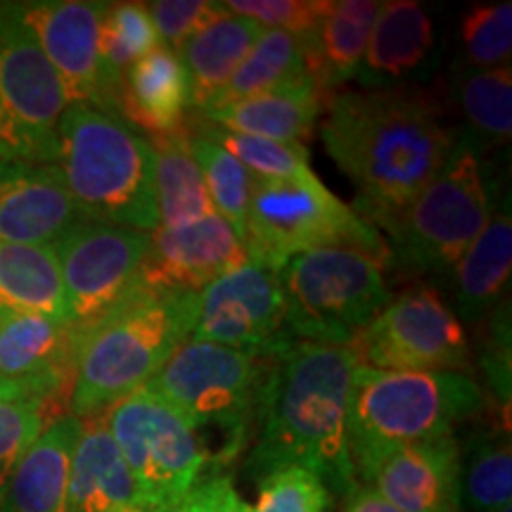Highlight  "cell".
<instances>
[{
	"mask_svg": "<svg viewBox=\"0 0 512 512\" xmlns=\"http://www.w3.org/2000/svg\"><path fill=\"white\" fill-rule=\"evenodd\" d=\"M342 512H401L392 503L384 501L377 491L366 484H358L349 496H344Z\"/></svg>",
	"mask_w": 512,
	"mask_h": 512,
	"instance_id": "7bdbcfd3",
	"label": "cell"
},
{
	"mask_svg": "<svg viewBox=\"0 0 512 512\" xmlns=\"http://www.w3.org/2000/svg\"><path fill=\"white\" fill-rule=\"evenodd\" d=\"M81 221L55 164L0 162V242L55 245Z\"/></svg>",
	"mask_w": 512,
	"mask_h": 512,
	"instance_id": "ffe728a7",
	"label": "cell"
},
{
	"mask_svg": "<svg viewBox=\"0 0 512 512\" xmlns=\"http://www.w3.org/2000/svg\"><path fill=\"white\" fill-rule=\"evenodd\" d=\"M155 155V197L159 228L188 226L216 214L207 183L190 150V131L147 140Z\"/></svg>",
	"mask_w": 512,
	"mask_h": 512,
	"instance_id": "83f0119b",
	"label": "cell"
},
{
	"mask_svg": "<svg viewBox=\"0 0 512 512\" xmlns=\"http://www.w3.org/2000/svg\"><path fill=\"white\" fill-rule=\"evenodd\" d=\"M335 496L316 472L306 467H280L261 477L254 512H330Z\"/></svg>",
	"mask_w": 512,
	"mask_h": 512,
	"instance_id": "8d00e7d4",
	"label": "cell"
},
{
	"mask_svg": "<svg viewBox=\"0 0 512 512\" xmlns=\"http://www.w3.org/2000/svg\"><path fill=\"white\" fill-rule=\"evenodd\" d=\"M323 247L361 249L392 264V254L377 228L332 195L318 176L309 181L256 178L247 214V259L280 273L294 256Z\"/></svg>",
	"mask_w": 512,
	"mask_h": 512,
	"instance_id": "52a82bcc",
	"label": "cell"
},
{
	"mask_svg": "<svg viewBox=\"0 0 512 512\" xmlns=\"http://www.w3.org/2000/svg\"><path fill=\"white\" fill-rule=\"evenodd\" d=\"M484 408L482 387L463 373H403L358 366L349 399V448L358 453L453 437Z\"/></svg>",
	"mask_w": 512,
	"mask_h": 512,
	"instance_id": "8992f818",
	"label": "cell"
},
{
	"mask_svg": "<svg viewBox=\"0 0 512 512\" xmlns=\"http://www.w3.org/2000/svg\"><path fill=\"white\" fill-rule=\"evenodd\" d=\"M498 183L484 152L458 136L441 171L406 207L366 219L389 240V254L403 268L451 275L496 214Z\"/></svg>",
	"mask_w": 512,
	"mask_h": 512,
	"instance_id": "5b68a950",
	"label": "cell"
},
{
	"mask_svg": "<svg viewBox=\"0 0 512 512\" xmlns=\"http://www.w3.org/2000/svg\"><path fill=\"white\" fill-rule=\"evenodd\" d=\"M204 121V119H202ZM202 133L219 143L238 162L252 171L256 178L266 181H309L316 174L309 166V147L297 143H275V140L245 136V133L228 131L209 121H192Z\"/></svg>",
	"mask_w": 512,
	"mask_h": 512,
	"instance_id": "e575fe53",
	"label": "cell"
},
{
	"mask_svg": "<svg viewBox=\"0 0 512 512\" xmlns=\"http://www.w3.org/2000/svg\"><path fill=\"white\" fill-rule=\"evenodd\" d=\"M512 498L510 427L477 430L460 448V508L494 512Z\"/></svg>",
	"mask_w": 512,
	"mask_h": 512,
	"instance_id": "1f68e13d",
	"label": "cell"
},
{
	"mask_svg": "<svg viewBox=\"0 0 512 512\" xmlns=\"http://www.w3.org/2000/svg\"><path fill=\"white\" fill-rule=\"evenodd\" d=\"M147 12L157 31L159 46L178 55L197 31L221 17L226 8L216 0H157L147 5Z\"/></svg>",
	"mask_w": 512,
	"mask_h": 512,
	"instance_id": "ab89813d",
	"label": "cell"
},
{
	"mask_svg": "<svg viewBox=\"0 0 512 512\" xmlns=\"http://www.w3.org/2000/svg\"><path fill=\"white\" fill-rule=\"evenodd\" d=\"M380 5L382 3H375V0H330L328 3L316 36L306 48L311 79L325 95V100L342 83L356 79Z\"/></svg>",
	"mask_w": 512,
	"mask_h": 512,
	"instance_id": "4316f807",
	"label": "cell"
},
{
	"mask_svg": "<svg viewBox=\"0 0 512 512\" xmlns=\"http://www.w3.org/2000/svg\"><path fill=\"white\" fill-rule=\"evenodd\" d=\"M10 8L60 76L69 107L114 114L100 60V29L107 3L27 0L10 3Z\"/></svg>",
	"mask_w": 512,
	"mask_h": 512,
	"instance_id": "9a60e30c",
	"label": "cell"
},
{
	"mask_svg": "<svg viewBox=\"0 0 512 512\" xmlns=\"http://www.w3.org/2000/svg\"><path fill=\"white\" fill-rule=\"evenodd\" d=\"M221 477L223 475L216 472V475H209V477H204L202 482H197L195 489H192L190 494L183 498L181 505H178L174 512H211L214 510Z\"/></svg>",
	"mask_w": 512,
	"mask_h": 512,
	"instance_id": "b9f144b4",
	"label": "cell"
},
{
	"mask_svg": "<svg viewBox=\"0 0 512 512\" xmlns=\"http://www.w3.org/2000/svg\"><path fill=\"white\" fill-rule=\"evenodd\" d=\"M489 342L482 354V366L494 389L496 399L501 401L505 413L510 411V309H498L489 316Z\"/></svg>",
	"mask_w": 512,
	"mask_h": 512,
	"instance_id": "60d3db41",
	"label": "cell"
},
{
	"mask_svg": "<svg viewBox=\"0 0 512 512\" xmlns=\"http://www.w3.org/2000/svg\"><path fill=\"white\" fill-rule=\"evenodd\" d=\"M494 512H512V508H510V505H505V508H501V510H494Z\"/></svg>",
	"mask_w": 512,
	"mask_h": 512,
	"instance_id": "f6af8a7d",
	"label": "cell"
},
{
	"mask_svg": "<svg viewBox=\"0 0 512 512\" xmlns=\"http://www.w3.org/2000/svg\"><path fill=\"white\" fill-rule=\"evenodd\" d=\"M347 349L358 366L375 370L470 375L472 368L465 325L430 283L389 299Z\"/></svg>",
	"mask_w": 512,
	"mask_h": 512,
	"instance_id": "8fae6325",
	"label": "cell"
},
{
	"mask_svg": "<svg viewBox=\"0 0 512 512\" xmlns=\"http://www.w3.org/2000/svg\"><path fill=\"white\" fill-rule=\"evenodd\" d=\"M143 512H174L202 482L211 451L200 432L162 396L138 389L105 413Z\"/></svg>",
	"mask_w": 512,
	"mask_h": 512,
	"instance_id": "30bf717a",
	"label": "cell"
},
{
	"mask_svg": "<svg viewBox=\"0 0 512 512\" xmlns=\"http://www.w3.org/2000/svg\"><path fill=\"white\" fill-rule=\"evenodd\" d=\"M195 320L197 294L138 285L117 309L76 337L69 415L93 418L143 389L188 342Z\"/></svg>",
	"mask_w": 512,
	"mask_h": 512,
	"instance_id": "3957f363",
	"label": "cell"
},
{
	"mask_svg": "<svg viewBox=\"0 0 512 512\" xmlns=\"http://www.w3.org/2000/svg\"><path fill=\"white\" fill-rule=\"evenodd\" d=\"M320 140L358 188L354 211L370 219L406 207L439 174L458 133L420 88H358L332 95Z\"/></svg>",
	"mask_w": 512,
	"mask_h": 512,
	"instance_id": "6da1fadb",
	"label": "cell"
},
{
	"mask_svg": "<svg viewBox=\"0 0 512 512\" xmlns=\"http://www.w3.org/2000/svg\"><path fill=\"white\" fill-rule=\"evenodd\" d=\"M190 83L181 57L159 46L133 64L119 95V119L147 140L188 126Z\"/></svg>",
	"mask_w": 512,
	"mask_h": 512,
	"instance_id": "44dd1931",
	"label": "cell"
},
{
	"mask_svg": "<svg viewBox=\"0 0 512 512\" xmlns=\"http://www.w3.org/2000/svg\"><path fill=\"white\" fill-rule=\"evenodd\" d=\"M159 48L157 31L143 3H107L100 29V60L114 114L119 117V95L124 76L133 64Z\"/></svg>",
	"mask_w": 512,
	"mask_h": 512,
	"instance_id": "d6a6232c",
	"label": "cell"
},
{
	"mask_svg": "<svg viewBox=\"0 0 512 512\" xmlns=\"http://www.w3.org/2000/svg\"><path fill=\"white\" fill-rule=\"evenodd\" d=\"M512 273V219L508 202L496 209L479 238L453 268L456 316L463 325H479L508 299Z\"/></svg>",
	"mask_w": 512,
	"mask_h": 512,
	"instance_id": "cb8c5ba5",
	"label": "cell"
},
{
	"mask_svg": "<svg viewBox=\"0 0 512 512\" xmlns=\"http://www.w3.org/2000/svg\"><path fill=\"white\" fill-rule=\"evenodd\" d=\"M261 34L264 27L226 10L185 43L178 57L188 72L192 112H204L219 98Z\"/></svg>",
	"mask_w": 512,
	"mask_h": 512,
	"instance_id": "484cf974",
	"label": "cell"
},
{
	"mask_svg": "<svg viewBox=\"0 0 512 512\" xmlns=\"http://www.w3.org/2000/svg\"><path fill=\"white\" fill-rule=\"evenodd\" d=\"M358 361L347 347L294 342L268 368L256 401L259 439L249 456L252 477L280 467H306L332 496L358 486L349 448V399Z\"/></svg>",
	"mask_w": 512,
	"mask_h": 512,
	"instance_id": "7a4b0ae2",
	"label": "cell"
},
{
	"mask_svg": "<svg viewBox=\"0 0 512 512\" xmlns=\"http://www.w3.org/2000/svg\"><path fill=\"white\" fill-rule=\"evenodd\" d=\"M190 337L256 358L283 356L297 339L287 330L280 275L247 261L204 287Z\"/></svg>",
	"mask_w": 512,
	"mask_h": 512,
	"instance_id": "5bb4252c",
	"label": "cell"
},
{
	"mask_svg": "<svg viewBox=\"0 0 512 512\" xmlns=\"http://www.w3.org/2000/svg\"><path fill=\"white\" fill-rule=\"evenodd\" d=\"M0 306H5V304H3V299H0Z\"/></svg>",
	"mask_w": 512,
	"mask_h": 512,
	"instance_id": "bcb514c9",
	"label": "cell"
},
{
	"mask_svg": "<svg viewBox=\"0 0 512 512\" xmlns=\"http://www.w3.org/2000/svg\"><path fill=\"white\" fill-rule=\"evenodd\" d=\"M67 512H143L105 413L81 420L69 467Z\"/></svg>",
	"mask_w": 512,
	"mask_h": 512,
	"instance_id": "7402d4cb",
	"label": "cell"
},
{
	"mask_svg": "<svg viewBox=\"0 0 512 512\" xmlns=\"http://www.w3.org/2000/svg\"><path fill=\"white\" fill-rule=\"evenodd\" d=\"M150 235L143 230L81 221L55 242L74 339L138 290Z\"/></svg>",
	"mask_w": 512,
	"mask_h": 512,
	"instance_id": "4fadbf2b",
	"label": "cell"
},
{
	"mask_svg": "<svg viewBox=\"0 0 512 512\" xmlns=\"http://www.w3.org/2000/svg\"><path fill=\"white\" fill-rule=\"evenodd\" d=\"M48 408L38 403L0 401V494L8 486L12 472L50 425Z\"/></svg>",
	"mask_w": 512,
	"mask_h": 512,
	"instance_id": "f35d334b",
	"label": "cell"
},
{
	"mask_svg": "<svg viewBox=\"0 0 512 512\" xmlns=\"http://www.w3.org/2000/svg\"><path fill=\"white\" fill-rule=\"evenodd\" d=\"M453 95L463 112L465 136L486 152L510 143L512 69L453 67Z\"/></svg>",
	"mask_w": 512,
	"mask_h": 512,
	"instance_id": "4dcf8cb0",
	"label": "cell"
},
{
	"mask_svg": "<svg viewBox=\"0 0 512 512\" xmlns=\"http://www.w3.org/2000/svg\"><path fill=\"white\" fill-rule=\"evenodd\" d=\"M188 131L192 157L200 166L216 214L245 242L249 202H252L256 176L230 152L223 150L219 143H214L207 133H202L192 121H188Z\"/></svg>",
	"mask_w": 512,
	"mask_h": 512,
	"instance_id": "836d02e7",
	"label": "cell"
},
{
	"mask_svg": "<svg viewBox=\"0 0 512 512\" xmlns=\"http://www.w3.org/2000/svg\"><path fill=\"white\" fill-rule=\"evenodd\" d=\"M273 361L190 337L143 389L171 403L197 432L219 427V465H226L245 446L261 384Z\"/></svg>",
	"mask_w": 512,
	"mask_h": 512,
	"instance_id": "9c48e42d",
	"label": "cell"
},
{
	"mask_svg": "<svg viewBox=\"0 0 512 512\" xmlns=\"http://www.w3.org/2000/svg\"><path fill=\"white\" fill-rule=\"evenodd\" d=\"M81 420L60 415L41 432L0 494V512H67L69 467Z\"/></svg>",
	"mask_w": 512,
	"mask_h": 512,
	"instance_id": "603a6c76",
	"label": "cell"
},
{
	"mask_svg": "<svg viewBox=\"0 0 512 512\" xmlns=\"http://www.w3.org/2000/svg\"><path fill=\"white\" fill-rule=\"evenodd\" d=\"M55 166L86 221L155 233V155L145 136L114 114L67 107Z\"/></svg>",
	"mask_w": 512,
	"mask_h": 512,
	"instance_id": "277c9868",
	"label": "cell"
},
{
	"mask_svg": "<svg viewBox=\"0 0 512 512\" xmlns=\"http://www.w3.org/2000/svg\"><path fill=\"white\" fill-rule=\"evenodd\" d=\"M323 102L325 95L318 91L316 83L304 81L200 114L209 124L245 133V136L306 145L323 112Z\"/></svg>",
	"mask_w": 512,
	"mask_h": 512,
	"instance_id": "d4e9b609",
	"label": "cell"
},
{
	"mask_svg": "<svg viewBox=\"0 0 512 512\" xmlns=\"http://www.w3.org/2000/svg\"><path fill=\"white\" fill-rule=\"evenodd\" d=\"M512 5H475L460 22V60L456 67L496 69L510 67Z\"/></svg>",
	"mask_w": 512,
	"mask_h": 512,
	"instance_id": "d590c367",
	"label": "cell"
},
{
	"mask_svg": "<svg viewBox=\"0 0 512 512\" xmlns=\"http://www.w3.org/2000/svg\"><path fill=\"white\" fill-rule=\"evenodd\" d=\"M328 3L330 0H228L223 8L233 15L252 19L264 29L287 31L304 38L309 48Z\"/></svg>",
	"mask_w": 512,
	"mask_h": 512,
	"instance_id": "74e56055",
	"label": "cell"
},
{
	"mask_svg": "<svg viewBox=\"0 0 512 512\" xmlns=\"http://www.w3.org/2000/svg\"><path fill=\"white\" fill-rule=\"evenodd\" d=\"M247 249L219 214L150 235L140 285L157 292L200 294L204 287L247 264Z\"/></svg>",
	"mask_w": 512,
	"mask_h": 512,
	"instance_id": "ac0fdd59",
	"label": "cell"
},
{
	"mask_svg": "<svg viewBox=\"0 0 512 512\" xmlns=\"http://www.w3.org/2000/svg\"><path fill=\"white\" fill-rule=\"evenodd\" d=\"M304 81H313L304 38L287 34V31L264 29V34L259 36L254 48L249 50L238 72L233 74L228 86L223 88L219 98L211 102L207 110L280 91V88L297 86V83Z\"/></svg>",
	"mask_w": 512,
	"mask_h": 512,
	"instance_id": "f546056e",
	"label": "cell"
},
{
	"mask_svg": "<svg viewBox=\"0 0 512 512\" xmlns=\"http://www.w3.org/2000/svg\"><path fill=\"white\" fill-rule=\"evenodd\" d=\"M439 48L430 12L413 0L380 5L366 55L356 72L363 91L418 88L437 72Z\"/></svg>",
	"mask_w": 512,
	"mask_h": 512,
	"instance_id": "d6986e66",
	"label": "cell"
},
{
	"mask_svg": "<svg viewBox=\"0 0 512 512\" xmlns=\"http://www.w3.org/2000/svg\"><path fill=\"white\" fill-rule=\"evenodd\" d=\"M69 100L10 3H0V162L55 164Z\"/></svg>",
	"mask_w": 512,
	"mask_h": 512,
	"instance_id": "7c38bea8",
	"label": "cell"
},
{
	"mask_svg": "<svg viewBox=\"0 0 512 512\" xmlns=\"http://www.w3.org/2000/svg\"><path fill=\"white\" fill-rule=\"evenodd\" d=\"M74 366L72 325L0 306V401L53 406L72 389Z\"/></svg>",
	"mask_w": 512,
	"mask_h": 512,
	"instance_id": "2e32d148",
	"label": "cell"
},
{
	"mask_svg": "<svg viewBox=\"0 0 512 512\" xmlns=\"http://www.w3.org/2000/svg\"><path fill=\"white\" fill-rule=\"evenodd\" d=\"M211 512H254V508L245 501V498L238 496V491L233 489L230 477L223 475L219 484V494H216L214 510Z\"/></svg>",
	"mask_w": 512,
	"mask_h": 512,
	"instance_id": "ee69618b",
	"label": "cell"
},
{
	"mask_svg": "<svg viewBox=\"0 0 512 512\" xmlns=\"http://www.w3.org/2000/svg\"><path fill=\"white\" fill-rule=\"evenodd\" d=\"M0 299L5 306L69 323V304L53 245L0 242Z\"/></svg>",
	"mask_w": 512,
	"mask_h": 512,
	"instance_id": "f1b7e54d",
	"label": "cell"
},
{
	"mask_svg": "<svg viewBox=\"0 0 512 512\" xmlns=\"http://www.w3.org/2000/svg\"><path fill=\"white\" fill-rule=\"evenodd\" d=\"M387 266L351 247L294 256L278 273L290 335L297 342L347 347L392 299Z\"/></svg>",
	"mask_w": 512,
	"mask_h": 512,
	"instance_id": "ba28073f",
	"label": "cell"
},
{
	"mask_svg": "<svg viewBox=\"0 0 512 512\" xmlns=\"http://www.w3.org/2000/svg\"><path fill=\"white\" fill-rule=\"evenodd\" d=\"M358 484L377 491L401 512H463L460 508V446L453 437L358 453Z\"/></svg>",
	"mask_w": 512,
	"mask_h": 512,
	"instance_id": "e0dca14e",
	"label": "cell"
}]
</instances>
